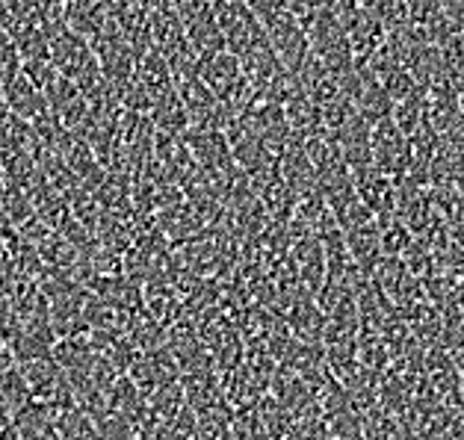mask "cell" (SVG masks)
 I'll return each mask as SVG.
<instances>
[{
    "mask_svg": "<svg viewBox=\"0 0 464 440\" xmlns=\"http://www.w3.org/2000/svg\"><path fill=\"white\" fill-rule=\"evenodd\" d=\"M128 376L133 378V385L140 387L142 397L149 399V397H154V393H160L163 387L180 381L184 372H180L178 360L172 355V349L163 343V346H157V349H149V352H142L137 360H133V367L128 369Z\"/></svg>",
    "mask_w": 464,
    "mask_h": 440,
    "instance_id": "3957f363",
    "label": "cell"
},
{
    "mask_svg": "<svg viewBox=\"0 0 464 440\" xmlns=\"http://www.w3.org/2000/svg\"><path fill=\"white\" fill-rule=\"evenodd\" d=\"M346 36H349V44H353L355 65H370L372 56H376L384 48V42H388V30H384V24L370 13V9L361 6L355 18L346 24Z\"/></svg>",
    "mask_w": 464,
    "mask_h": 440,
    "instance_id": "8992f818",
    "label": "cell"
},
{
    "mask_svg": "<svg viewBox=\"0 0 464 440\" xmlns=\"http://www.w3.org/2000/svg\"><path fill=\"white\" fill-rule=\"evenodd\" d=\"M370 148H372V163H376V168L388 177H393L396 184L411 172V166H414L411 139L396 128L393 119H384L372 128Z\"/></svg>",
    "mask_w": 464,
    "mask_h": 440,
    "instance_id": "7a4b0ae2",
    "label": "cell"
},
{
    "mask_svg": "<svg viewBox=\"0 0 464 440\" xmlns=\"http://www.w3.org/2000/svg\"><path fill=\"white\" fill-rule=\"evenodd\" d=\"M4 100H6L9 112H13L15 119L27 121L30 128H33V124H39L42 119H48L53 112L51 104H48V95H44L42 89L24 74L4 89Z\"/></svg>",
    "mask_w": 464,
    "mask_h": 440,
    "instance_id": "52a82bcc",
    "label": "cell"
},
{
    "mask_svg": "<svg viewBox=\"0 0 464 440\" xmlns=\"http://www.w3.org/2000/svg\"><path fill=\"white\" fill-rule=\"evenodd\" d=\"M187 142H189V151L201 168L219 175L222 180H228V184H234V180L243 175L240 166L234 160L231 142L225 137V130H189Z\"/></svg>",
    "mask_w": 464,
    "mask_h": 440,
    "instance_id": "277c9868",
    "label": "cell"
},
{
    "mask_svg": "<svg viewBox=\"0 0 464 440\" xmlns=\"http://www.w3.org/2000/svg\"><path fill=\"white\" fill-rule=\"evenodd\" d=\"M18 369L27 381L33 402H39L51 411H63V408H72L74 405L72 385H69V378H65L63 367L56 364L53 352L33 358V360H21Z\"/></svg>",
    "mask_w": 464,
    "mask_h": 440,
    "instance_id": "6da1fadb",
    "label": "cell"
},
{
    "mask_svg": "<svg viewBox=\"0 0 464 440\" xmlns=\"http://www.w3.org/2000/svg\"><path fill=\"white\" fill-rule=\"evenodd\" d=\"M246 119H248V124H252V130L260 137V142H264L276 157H281V151L293 142L287 112L281 104H273V100H257V107L248 112Z\"/></svg>",
    "mask_w": 464,
    "mask_h": 440,
    "instance_id": "5b68a950",
    "label": "cell"
},
{
    "mask_svg": "<svg viewBox=\"0 0 464 440\" xmlns=\"http://www.w3.org/2000/svg\"><path fill=\"white\" fill-rule=\"evenodd\" d=\"M21 74H24V72H21L18 44H15L13 36H9V30L0 27V92H4V89L13 81H18Z\"/></svg>",
    "mask_w": 464,
    "mask_h": 440,
    "instance_id": "ba28073f",
    "label": "cell"
}]
</instances>
